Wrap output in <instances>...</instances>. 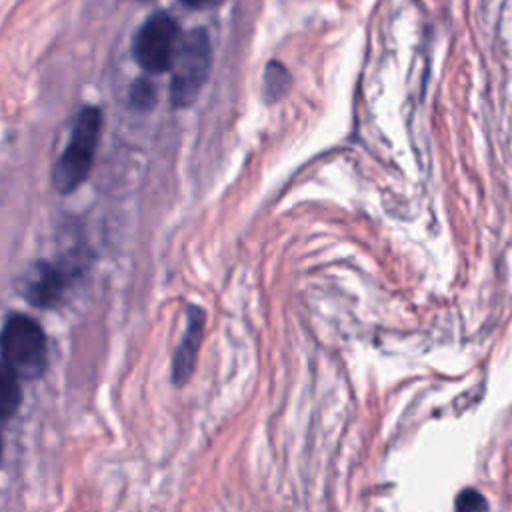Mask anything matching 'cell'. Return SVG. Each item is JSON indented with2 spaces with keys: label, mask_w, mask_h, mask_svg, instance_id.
<instances>
[{
  "label": "cell",
  "mask_w": 512,
  "mask_h": 512,
  "mask_svg": "<svg viewBox=\"0 0 512 512\" xmlns=\"http://www.w3.org/2000/svg\"><path fill=\"white\" fill-rule=\"evenodd\" d=\"M102 132V114L98 108H82L78 114L68 146L54 164L52 184L58 192L66 194L76 190L90 174L94 154Z\"/></svg>",
  "instance_id": "cell-1"
},
{
  "label": "cell",
  "mask_w": 512,
  "mask_h": 512,
  "mask_svg": "<svg viewBox=\"0 0 512 512\" xmlns=\"http://www.w3.org/2000/svg\"><path fill=\"white\" fill-rule=\"evenodd\" d=\"M4 362L18 378L34 380L46 368V336L36 320L24 314H12L0 334Z\"/></svg>",
  "instance_id": "cell-2"
},
{
  "label": "cell",
  "mask_w": 512,
  "mask_h": 512,
  "mask_svg": "<svg viewBox=\"0 0 512 512\" xmlns=\"http://www.w3.org/2000/svg\"><path fill=\"white\" fill-rule=\"evenodd\" d=\"M212 64V46L204 30H190L178 44L176 56L172 60V84L170 98L172 104L182 108L190 106L200 94Z\"/></svg>",
  "instance_id": "cell-3"
},
{
  "label": "cell",
  "mask_w": 512,
  "mask_h": 512,
  "mask_svg": "<svg viewBox=\"0 0 512 512\" xmlns=\"http://www.w3.org/2000/svg\"><path fill=\"white\" fill-rule=\"evenodd\" d=\"M180 44L176 20L164 12L150 16L134 38V58L150 74L170 70Z\"/></svg>",
  "instance_id": "cell-4"
},
{
  "label": "cell",
  "mask_w": 512,
  "mask_h": 512,
  "mask_svg": "<svg viewBox=\"0 0 512 512\" xmlns=\"http://www.w3.org/2000/svg\"><path fill=\"white\" fill-rule=\"evenodd\" d=\"M70 282V270L56 264H38L24 282V296L34 306H52L60 300Z\"/></svg>",
  "instance_id": "cell-5"
},
{
  "label": "cell",
  "mask_w": 512,
  "mask_h": 512,
  "mask_svg": "<svg viewBox=\"0 0 512 512\" xmlns=\"http://www.w3.org/2000/svg\"><path fill=\"white\" fill-rule=\"evenodd\" d=\"M202 330H204V312L196 306L188 308V324L184 338L174 354L172 362V378L174 382H186L188 376L194 370L196 364V352L202 342Z\"/></svg>",
  "instance_id": "cell-6"
},
{
  "label": "cell",
  "mask_w": 512,
  "mask_h": 512,
  "mask_svg": "<svg viewBox=\"0 0 512 512\" xmlns=\"http://www.w3.org/2000/svg\"><path fill=\"white\" fill-rule=\"evenodd\" d=\"M20 406L18 376L6 362H0V418H10Z\"/></svg>",
  "instance_id": "cell-7"
},
{
  "label": "cell",
  "mask_w": 512,
  "mask_h": 512,
  "mask_svg": "<svg viewBox=\"0 0 512 512\" xmlns=\"http://www.w3.org/2000/svg\"><path fill=\"white\" fill-rule=\"evenodd\" d=\"M288 84H290L288 72L280 64H276V62L270 64L268 70H266V80H264V90H266L268 100L280 98L286 92Z\"/></svg>",
  "instance_id": "cell-8"
},
{
  "label": "cell",
  "mask_w": 512,
  "mask_h": 512,
  "mask_svg": "<svg viewBox=\"0 0 512 512\" xmlns=\"http://www.w3.org/2000/svg\"><path fill=\"white\" fill-rule=\"evenodd\" d=\"M130 100L136 108H148L152 106L154 102V86L146 80H138L134 86H132V92H130Z\"/></svg>",
  "instance_id": "cell-9"
},
{
  "label": "cell",
  "mask_w": 512,
  "mask_h": 512,
  "mask_svg": "<svg viewBox=\"0 0 512 512\" xmlns=\"http://www.w3.org/2000/svg\"><path fill=\"white\" fill-rule=\"evenodd\" d=\"M456 510H484L488 504H486V500H484V496L482 494H478L476 490H472V488H468V490H462L460 494H458V498H456Z\"/></svg>",
  "instance_id": "cell-10"
},
{
  "label": "cell",
  "mask_w": 512,
  "mask_h": 512,
  "mask_svg": "<svg viewBox=\"0 0 512 512\" xmlns=\"http://www.w3.org/2000/svg\"><path fill=\"white\" fill-rule=\"evenodd\" d=\"M188 6H192V8H204V6H208V4H212L214 0H184Z\"/></svg>",
  "instance_id": "cell-11"
},
{
  "label": "cell",
  "mask_w": 512,
  "mask_h": 512,
  "mask_svg": "<svg viewBox=\"0 0 512 512\" xmlns=\"http://www.w3.org/2000/svg\"><path fill=\"white\" fill-rule=\"evenodd\" d=\"M0 456H2V438H0Z\"/></svg>",
  "instance_id": "cell-12"
}]
</instances>
